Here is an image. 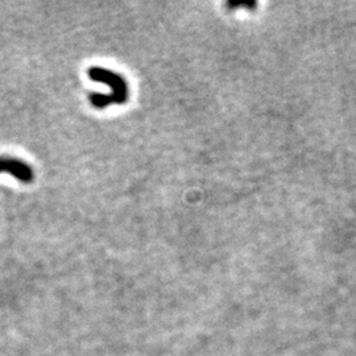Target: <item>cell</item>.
<instances>
[{
    "label": "cell",
    "mask_w": 356,
    "mask_h": 356,
    "mask_svg": "<svg viewBox=\"0 0 356 356\" xmlns=\"http://www.w3.org/2000/svg\"><path fill=\"white\" fill-rule=\"evenodd\" d=\"M88 74L92 81L97 82H104L107 83L111 89L113 94L111 95H101L98 92H94L89 97L90 102L95 108H104L110 103H123L126 102L128 95L127 83L123 76L116 74L114 72L106 70L103 67L92 66L88 70Z\"/></svg>",
    "instance_id": "1"
},
{
    "label": "cell",
    "mask_w": 356,
    "mask_h": 356,
    "mask_svg": "<svg viewBox=\"0 0 356 356\" xmlns=\"http://www.w3.org/2000/svg\"><path fill=\"white\" fill-rule=\"evenodd\" d=\"M0 173H8L26 185L32 184L35 179L32 166L11 156H0Z\"/></svg>",
    "instance_id": "2"
}]
</instances>
